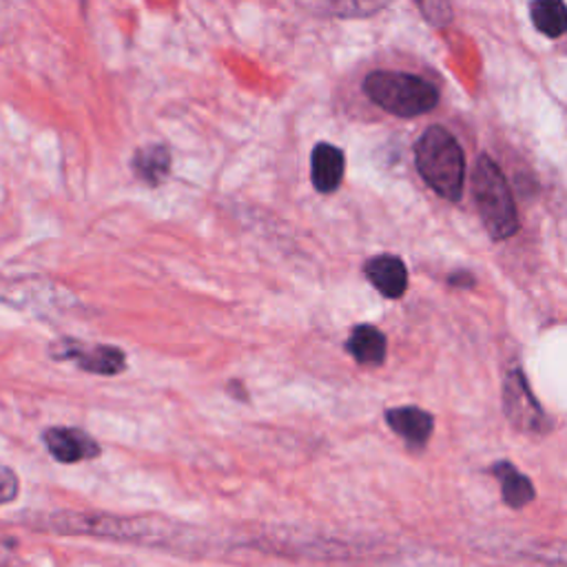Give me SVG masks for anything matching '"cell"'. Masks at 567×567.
Wrapping results in <instances>:
<instances>
[{"label":"cell","mask_w":567,"mask_h":567,"mask_svg":"<svg viewBox=\"0 0 567 567\" xmlns=\"http://www.w3.org/2000/svg\"><path fill=\"white\" fill-rule=\"evenodd\" d=\"M386 335L370 324L355 326L346 342V353L361 366H381L386 361Z\"/></svg>","instance_id":"cell-10"},{"label":"cell","mask_w":567,"mask_h":567,"mask_svg":"<svg viewBox=\"0 0 567 567\" xmlns=\"http://www.w3.org/2000/svg\"><path fill=\"white\" fill-rule=\"evenodd\" d=\"M450 284H454V286H472L474 280H472L468 273H454V275L450 277Z\"/></svg>","instance_id":"cell-16"},{"label":"cell","mask_w":567,"mask_h":567,"mask_svg":"<svg viewBox=\"0 0 567 567\" xmlns=\"http://www.w3.org/2000/svg\"><path fill=\"white\" fill-rule=\"evenodd\" d=\"M529 19L547 39H560L567 32V6L563 0H532Z\"/></svg>","instance_id":"cell-12"},{"label":"cell","mask_w":567,"mask_h":567,"mask_svg":"<svg viewBox=\"0 0 567 567\" xmlns=\"http://www.w3.org/2000/svg\"><path fill=\"white\" fill-rule=\"evenodd\" d=\"M417 169L428 187L441 198L456 202L463 193L465 160L459 143L443 127H430L414 147Z\"/></svg>","instance_id":"cell-1"},{"label":"cell","mask_w":567,"mask_h":567,"mask_svg":"<svg viewBox=\"0 0 567 567\" xmlns=\"http://www.w3.org/2000/svg\"><path fill=\"white\" fill-rule=\"evenodd\" d=\"M386 423L412 448H421L428 443L434 419L430 412L414 408V406H403V408H392L386 412Z\"/></svg>","instance_id":"cell-9"},{"label":"cell","mask_w":567,"mask_h":567,"mask_svg":"<svg viewBox=\"0 0 567 567\" xmlns=\"http://www.w3.org/2000/svg\"><path fill=\"white\" fill-rule=\"evenodd\" d=\"M368 282L388 300H399L408 288L406 264L397 255H377L366 262Z\"/></svg>","instance_id":"cell-7"},{"label":"cell","mask_w":567,"mask_h":567,"mask_svg":"<svg viewBox=\"0 0 567 567\" xmlns=\"http://www.w3.org/2000/svg\"><path fill=\"white\" fill-rule=\"evenodd\" d=\"M472 193L479 207V216L483 220L485 231L492 240L501 242L512 238L518 231V213L507 187V180L498 165L487 156L476 160L472 174Z\"/></svg>","instance_id":"cell-2"},{"label":"cell","mask_w":567,"mask_h":567,"mask_svg":"<svg viewBox=\"0 0 567 567\" xmlns=\"http://www.w3.org/2000/svg\"><path fill=\"white\" fill-rule=\"evenodd\" d=\"M132 167L140 180H145L151 187H158L171 171V156L165 147L151 145L134 156Z\"/></svg>","instance_id":"cell-13"},{"label":"cell","mask_w":567,"mask_h":567,"mask_svg":"<svg viewBox=\"0 0 567 567\" xmlns=\"http://www.w3.org/2000/svg\"><path fill=\"white\" fill-rule=\"evenodd\" d=\"M43 443L50 450V454L61 463H81L92 461L103 454L101 443L81 428H48L43 432Z\"/></svg>","instance_id":"cell-6"},{"label":"cell","mask_w":567,"mask_h":567,"mask_svg":"<svg viewBox=\"0 0 567 567\" xmlns=\"http://www.w3.org/2000/svg\"><path fill=\"white\" fill-rule=\"evenodd\" d=\"M366 96L397 118H417L432 112L439 94L426 81L401 72H372L364 81Z\"/></svg>","instance_id":"cell-3"},{"label":"cell","mask_w":567,"mask_h":567,"mask_svg":"<svg viewBox=\"0 0 567 567\" xmlns=\"http://www.w3.org/2000/svg\"><path fill=\"white\" fill-rule=\"evenodd\" d=\"M19 492H21L19 474L8 465H0V505L17 501Z\"/></svg>","instance_id":"cell-15"},{"label":"cell","mask_w":567,"mask_h":567,"mask_svg":"<svg viewBox=\"0 0 567 567\" xmlns=\"http://www.w3.org/2000/svg\"><path fill=\"white\" fill-rule=\"evenodd\" d=\"M390 3L392 0H333V12L342 19H366Z\"/></svg>","instance_id":"cell-14"},{"label":"cell","mask_w":567,"mask_h":567,"mask_svg":"<svg viewBox=\"0 0 567 567\" xmlns=\"http://www.w3.org/2000/svg\"><path fill=\"white\" fill-rule=\"evenodd\" d=\"M50 355L56 361H72L81 370L103 377H114L127 370V355L112 344H87L81 339L63 337L50 346Z\"/></svg>","instance_id":"cell-4"},{"label":"cell","mask_w":567,"mask_h":567,"mask_svg":"<svg viewBox=\"0 0 567 567\" xmlns=\"http://www.w3.org/2000/svg\"><path fill=\"white\" fill-rule=\"evenodd\" d=\"M492 474L498 476L501 487H503V498H505V503L510 507L521 510V507H525L534 498L532 481L523 472H518L512 463H507V461L494 463L492 465Z\"/></svg>","instance_id":"cell-11"},{"label":"cell","mask_w":567,"mask_h":567,"mask_svg":"<svg viewBox=\"0 0 567 567\" xmlns=\"http://www.w3.org/2000/svg\"><path fill=\"white\" fill-rule=\"evenodd\" d=\"M503 410L512 428L523 434H545L549 430V421L532 395L527 379L521 368H510L503 379Z\"/></svg>","instance_id":"cell-5"},{"label":"cell","mask_w":567,"mask_h":567,"mask_svg":"<svg viewBox=\"0 0 567 567\" xmlns=\"http://www.w3.org/2000/svg\"><path fill=\"white\" fill-rule=\"evenodd\" d=\"M229 390H233V397H235V399H240V397H242V401H246V397H249V395H246V390H244V386H242L240 381H233V386H231Z\"/></svg>","instance_id":"cell-17"},{"label":"cell","mask_w":567,"mask_h":567,"mask_svg":"<svg viewBox=\"0 0 567 567\" xmlns=\"http://www.w3.org/2000/svg\"><path fill=\"white\" fill-rule=\"evenodd\" d=\"M344 169H346V160L342 149L328 145V143H319L313 149L311 156V180L313 187L319 193H333L339 189L342 180H344Z\"/></svg>","instance_id":"cell-8"}]
</instances>
